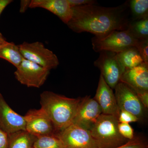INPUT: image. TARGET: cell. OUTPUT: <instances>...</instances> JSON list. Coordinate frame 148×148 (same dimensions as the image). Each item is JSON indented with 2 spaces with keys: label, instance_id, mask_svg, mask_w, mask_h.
<instances>
[{
  "label": "cell",
  "instance_id": "cell-1",
  "mask_svg": "<svg viewBox=\"0 0 148 148\" xmlns=\"http://www.w3.org/2000/svg\"><path fill=\"white\" fill-rule=\"evenodd\" d=\"M128 4L115 7L92 5L72 8V16L66 25L77 33L86 32L101 36L114 31L126 30L130 19Z\"/></svg>",
  "mask_w": 148,
  "mask_h": 148
},
{
  "label": "cell",
  "instance_id": "cell-2",
  "mask_svg": "<svg viewBox=\"0 0 148 148\" xmlns=\"http://www.w3.org/2000/svg\"><path fill=\"white\" fill-rule=\"evenodd\" d=\"M81 100V98H69L50 91L41 93V108L52 122L57 135L72 124Z\"/></svg>",
  "mask_w": 148,
  "mask_h": 148
},
{
  "label": "cell",
  "instance_id": "cell-3",
  "mask_svg": "<svg viewBox=\"0 0 148 148\" xmlns=\"http://www.w3.org/2000/svg\"><path fill=\"white\" fill-rule=\"evenodd\" d=\"M118 119L111 115L101 114L89 130L99 148H115L129 140L120 134Z\"/></svg>",
  "mask_w": 148,
  "mask_h": 148
},
{
  "label": "cell",
  "instance_id": "cell-4",
  "mask_svg": "<svg viewBox=\"0 0 148 148\" xmlns=\"http://www.w3.org/2000/svg\"><path fill=\"white\" fill-rule=\"evenodd\" d=\"M140 40L127 30H114L101 36H95L91 40L92 49L96 52L108 51L117 53L126 49L138 46Z\"/></svg>",
  "mask_w": 148,
  "mask_h": 148
},
{
  "label": "cell",
  "instance_id": "cell-5",
  "mask_svg": "<svg viewBox=\"0 0 148 148\" xmlns=\"http://www.w3.org/2000/svg\"><path fill=\"white\" fill-rule=\"evenodd\" d=\"M18 46L24 59L50 71L51 69H56L59 65L57 56L51 51L46 47L42 42H24Z\"/></svg>",
  "mask_w": 148,
  "mask_h": 148
},
{
  "label": "cell",
  "instance_id": "cell-6",
  "mask_svg": "<svg viewBox=\"0 0 148 148\" xmlns=\"http://www.w3.org/2000/svg\"><path fill=\"white\" fill-rule=\"evenodd\" d=\"M115 96L120 111L129 112L143 121L147 116V109L144 107L136 92L124 83L119 82L114 88Z\"/></svg>",
  "mask_w": 148,
  "mask_h": 148
},
{
  "label": "cell",
  "instance_id": "cell-7",
  "mask_svg": "<svg viewBox=\"0 0 148 148\" xmlns=\"http://www.w3.org/2000/svg\"><path fill=\"white\" fill-rule=\"evenodd\" d=\"M94 65L101 71V75L110 87L114 89L120 82L125 69L118 59L116 53L108 51L99 52Z\"/></svg>",
  "mask_w": 148,
  "mask_h": 148
},
{
  "label": "cell",
  "instance_id": "cell-8",
  "mask_svg": "<svg viewBox=\"0 0 148 148\" xmlns=\"http://www.w3.org/2000/svg\"><path fill=\"white\" fill-rule=\"evenodd\" d=\"M50 71L27 59H23L14 73L15 78L28 87L39 88L44 84Z\"/></svg>",
  "mask_w": 148,
  "mask_h": 148
},
{
  "label": "cell",
  "instance_id": "cell-9",
  "mask_svg": "<svg viewBox=\"0 0 148 148\" xmlns=\"http://www.w3.org/2000/svg\"><path fill=\"white\" fill-rule=\"evenodd\" d=\"M66 148H99L89 130L71 124L57 134Z\"/></svg>",
  "mask_w": 148,
  "mask_h": 148
},
{
  "label": "cell",
  "instance_id": "cell-10",
  "mask_svg": "<svg viewBox=\"0 0 148 148\" xmlns=\"http://www.w3.org/2000/svg\"><path fill=\"white\" fill-rule=\"evenodd\" d=\"M102 114L97 101L90 96H86L81 98L72 124L89 131Z\"/></svg>",
  "mask_w": 148,
  "mask_h": 148
},
{
  "label": "cell",
  "instance_id": "cell-11",
  "mask_svg": "<svg viewBox=\"0 0 148 148\" xmlns=\"http://www.w3.org/2000/svg\"><path fill=\"white\" fill-rule=\"evenodd\" d=\"M24 117L26 131L37 138L44 135H57L52 122L41 108L30 110Z\"/></svg>",
  "mask_w": 148,
  "mask_h": 148
},
{
  "label": "cell",
  "instance_id": "cell-12",
  "mask_svg": "<svg viewBox=\"0 0 148 148\" xmlns=\"http://www.w3.org/2000/svg\"><path fill=\"white\" fill-rule=\"evenodd\" d=\"M24 116L13 110L0 92V129L8 134L26 130Z\"/></svg>",
  "mask_w": 148,
  "mask_h": 148
},
{
  "label": "cell",
  "instance_id": "cell-13",
  "mask_svg": "<svg viewBox=\"0 0 148 148\" xmlns=\"http://www.w3.org/2000/svg\"><path fill=\"white\" fill-rule=\"evenodd\" d=\"M93 98L101 107L102 113L114 116L118 119L120 111L117 104L114 93L101 75Z\"/></svg>",
  "mask_w": 148,
  "mask_h": 148
},
{
  "label": "cell",
  "instance_id": "cell-14",
  "mask_svg": "<svg viewBox=\"0 0 148 148\" xmlns=\"http://www.w3.org/2000/svg\"><path fill=\"white\" fill-rule=\"evenodd\" d=\"M120 82L124 83L135 92L148 91V64L146 63L125 69Z\"/></svg>",
  "mask_w": 148,
  "mask_h": 148
},
{
  "label": "cell",
  "instance_id": "cell-15",
  "mask_svg": "<svg viewBox=\"0 0 148 148\" xmlns=\"http://www.w3.org/2000/svg\"><path fill=\"white\" fill-rule=\"evenodd\" d=\"M29 8H42L49 11L67 24L72 16V8L68 0H32Z\"/></svg>",
  "mask_w": 148,
  "mask_h": 148
},
{
  "label": "cell",
  "instance_id": "cell-16",
  "mask_svg": "<svg viewBox=\"0 0 148 148\" xmlns=\"http://www.w3.org/2000/svg\"><path fill=\"white\" fill-rule=\"evenodd\" d=\"M37 137L26 130L8 134L7 148H34Z\"/></svg>",
  "mask_w": 148,
  "mask_h": 148
},
{
  "label": "cell",
  "instance_id": "cell-17",
  "mask_svg": "<svg viewBox=\"0 0 148 148\" xmlns=\"http://www.w3.org/2000/svg\"><path fill=\"white\" fill-rule=\"evenodd\" d=\"M116 53L118 59L125 70L132 69L144 63L140 52L136 47L128 48L121 52Z\"/></svg>",
  "mask_w": 148,
  "mask_h": 148
},
{
  "label": "cell",
  "instance_id": "cell-18",
  "mask_svg": "<svg viewBox=\"0 0 148 148\" xmlns=\"http://www.w3.org/2000/svg\"><path fill=\"white\" fill-rule=\"evenodd\" d=\"M0 58L8 61L16 68L24 59L18 45L9 42L0 48Z\"/></svg>",
  "mask_w": 148,
  "mask_h": 148
},
{
  "label": "cell",
  "instance_id": "cell-19",
  "mask_svg": "<svg viewBox=\"0 0 148 148\" xmlns=\"http://www.w3.org/2000/svg\"><path fill=\"white\" fill-rule=\"evenodd\" d=\"M127 30L139 40L148 39V17L130 20Z\"/></svg>",
  "mask_w": 148,
  "mask_h": 148
},
{
  "label": "cell",
  "instance_id": "cell-20",
  "mask_svg": "<svg viewBox=\"0 0 148 148\" xmlns=\"http://www.w3.org/2000/svg\"><path fill=\"white\" fill-rule=\"evenodd\" d=\"M34 148H66L57 135H44L37 137Z\"/></svg>",
  "mask_w": 148,
  "mask_h": 148
},
{
  "label": "cell",
  "instance_id": "cell-21",
  "mask_svg": "<svg viewBox=\"0 0 148 148\" xmlns=\"http://www.w3.org/2000/svg\"><path fill=\"white\" fill-rule=\"evenodd\" d=\"M128 5L132 13L131 20L148 17V0H132Z\"/></svg>",
  "mask_w": 148,
  "mask_h": 148
},
{
  "label": "cell",
  "instance_id": "cell-22",
  "mask_svg": "<svg viewBox=\"0 0 148 148\" xmlns=\"http://www.w3.org/2000/svg\"><path fill=\"white\" fill-rule=\"evenodd\" d=\"M115 148H148V144L143 138L135 137L124 145Z\"/></svg>",
  "mask_w": 148,
  "mask_h": 148
},
{
  "label": "cell",
  "instance_id": "cell-23",
  "mask_svg": "<svg viewBox=\"0 0 148 148\" xmlns=\"http://www.w3.org/2000/svg\"><path fill=\"white\" fill-rule=\"evenodd\" d=\"M118 127L119 132L123 138L130 140L135 137L134 130L129 123H119Z\"/></svg>",
  "mask_w": 148,
  "mask_h": 148
},
{
  "label": "cell",
  "instance_id": "cell-24",
  "mask_svg": "<svg viewBox=\"0 0 148 148\" xmlns=\"http://www.w3.org/2000/svg\"><path fill=\"white\" fill-rule=\"evenodd\" d=\"M118 121L121 123H129L140 121L135 115L125 110H121L119 116Z\"/></svg>",
  "mask_w": 148,
  "mask_h": 148
},
{
  "label": "cell",
  "instance_id": "cell-25",
  "mask_svg": "<svg viewBox=\"0 0 148 148\" xmlns=\"http://www.w3.org/2000/svg\"><path fill=\"white\" fill-rule=\"evenodd\" d=\"M137 48L144 63L148 64V39L140 40Z\"/></svg>",
  "mask_w": 148,
  "mask_h": 148
},
{
  "label": "cell",
  "instance_id": "cell-26",
  "mask_svg": "<svg viewBox=\"0 0 148 148\" xmlns=\"http://www.w3.org/2000/svg\"><path fill=\"white\" fill-rule=\"evenodd\" d=\"M71 7L95 5L96 1L93 0H68Z\"/></svg>",
  "mask_w": 148,
  "mask_h": 148
},
{
  "label": "cell",
  "instance_id": "cell-27",
  "mask_svg": "<svg viewBox=\"0 0 148 148\" xmlns=\"http://www.w3.org/2000/svg\"><path fill=\"white\" fill-rule=\"evenodd\" d=\"M8 134L0 129V148H7Z\"/></svg>",
  "mask_w": 148,
  "mask_h": 148
},
{
  "label": "cell",
  "instance_id": "cell-28",
  "mask_svg": "<svg viewBox=\"0 0 148 148\" xmlns=\"http://www.w3.org/2000/svg\"><path fill=\"white\" fill-rule=\"evenodd\" d=\"M140 101L146 109L148 108V91L136 92Z\"/></svg>",
  "mask_w": 148,
  "mask_h": 148
},
{
  "label": "cell",
  "instance_id": "cell-29",
  "mask_svg": "<svg viewBox=\"0 0 148 148\" xmlns=\"http://www.w3.org/2000/svg\"><path fill=\"white\" fill-rule=\"evenodd\" d=\"M31 1L30 0H22L20 1V8L19 12L21 13H24L29 8Z\"/></svg>",
  "mask_w": 148,
  "mask_h": 148
},
{
  "label": "cell",
  "instance_id": "cell-30",
  "mask_svg": "<svg viewBox=\"0 0 148 148\" xmlns=\"http://www.w3.org/2000/svg\"><path fill=\"white\" fill-rule=\"evenodd\" d=\"M12 1V0H0V16L5 8Z\"/></svg>",
  "mask_w": 148,
  "mask_h": 148
},
{
  "label": "cell",
  "instance_id": "cell-31",
  "mask_svg": "<svg viewBox=\"0 0 148 148\" xmlns=\"http://www.w3.org/2000/svg\"><path fill=\"white\" fill-rule=\"evenodd\" d=\"M8 42L5 40V39L3 36L2 34L0 33V48Z\"/></svg>",
  "mask_w": 148,
  "mask_h": 148
}]
</instances>
